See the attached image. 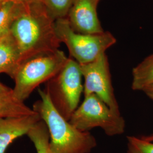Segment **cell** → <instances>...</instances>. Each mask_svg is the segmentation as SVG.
I'll return each instance as SVG.
<instances>
[{
	"instance_id": "cell-17",
	"label": "cell",
	"mask_w": 153,
	"mask_h": 153,
	"mask_svg": "<svg viewBox=\"0 0 153 153\" xmlns=\"http://www.w3.org/2000/svg\"><path fill=\"white\" fill-rule=\"evenodd\" d=\"M12 92H13V89L8 88L7 86H6V85L0 82V95L9 94Z\"/></svg>"
},
{
	"instance_id": "cell-7",
	"label": "cell",
	"mask_w": 153,
	"mask_h": 153,
	"mask_svg": "<svg viewBox=\"0 0 153 153\" xmlns=\"http://www.w3.org/2000/svg\"><path fill=\"white\" fill-rule=\"evenodd\" d=\"M80 68L85 79V97L94 94L103 101L113 112L120 115L112 85L109 62L105 53L91 62L80 65Z\"/></svg>"
},
{
	"instance_id": "cell-11",
	"label": "cell",
	"mask_w": 153,
	"mask_h": 153,
	"mask_svg": "<svg viewBox=\"0 0 153 153\" xmlns=\"http://www.w3.org/2000/svg\"><path fill=\"white\" fill-rule=\"evenodd\" d=\"M153 85V55L147 57L132 71L131 88L142 91Z\"/></svg>"
},
{
	"instance_id": "cell-8",
	"label": "cell",
	"mask_w": 153,
	"mask_h": 153,
	"mask_svg": "<svg viewBox=\"0 0 153 153\" xmlns=\"http://www.w3.org/2000/svg\"><path fill=\"white\" fill-rule=\"evenodd\" d=\"M98 4L96 0H74L66 18L75 31L85 34L104 33L97 14Z\"/></svg>"
},
{
	"instance_id": "cell-19",
	"label": "cell",
	"mask_w": 153,
	"mask_h": 153,
	"mask_svg": "<svg viewBox=\"0 0 153 153\" xmlns=\"http://www.w3.org/2000/svg\"><path fill=\"white\" fill-rule=\"evenodd\" d=\"M141 138L144 140L150 141V142H153V134L150 136H143L141 137Z\"/></svg>"
},
{
	"instance_id": "cell-1",
	"label": "cell",
	"mask_w": 153,
	"mask_h": 153,
	"mask_svg": "<svg viewBox=\"0 0 153 153\" xmlns=\"http://www.w3.org/2000/svg\"><path fill=\"white\" fill-rule=\"evenodd\" d=\"M55 21L42 1L20 2L10 33L18 44L22 60L59 49L61 42L56 31Z\"/></svg>"
},
{
	"instance_id": "cell-12",
	"label": "cell",
	"mask_w": 153,
	"mask_h": 153,
	"mask_svg": "<svg viewBox=\"0 0 153 153\" xmlns=\"http://www.w3.org/2000/svg\"><path fill=\"white\" fill-rule=\"evenodd\" d=\"M35 113L24 102L18 100L13 92L0 95V118L33 115Z\"/></svg>"
},
{
	"instance_id": "cell-15",
	"label": "cell",
	"mask_w": 153,
	"mask_h": 153,
	"mask_svg": "<svg viewBox=\"0 0 153 153\" xmlns=\"http://www.w3.org/2000/svg\"><path fill=\"white\" fill-rule=\"evenodd\" d=\"M42 2L56 21L67 17L74 0H42Z\"/></svg>"
},
{
	"instance_id": "cell-13",
	"label": "cell",
	"mask_w": 153,
	"mask_h": 153,
	"mask_svg": "<svg viewBox=\"0 0 153 153\" xmlns=\"http://www.w3.org/2000/svg\"><path fill=\"white\" fill-rule=\"evenodd\" d=\"M27 136L33 142L37 153H50L49 130L42 119L30 129Z\"/></svg>"
},
{
	"instance_id": "cell-22",
	"label": "cell",
	"mask_w": 153,
	"mask_h": 153,
	"mask_svg": "<svg viewBox=\"0 0 153 153\" xmlns=\"http://www.w3.org/2000/svg\"><path fill=\"white\" fill-rule=\"evenodd\" d=\"M27 1H42V0H27Z\"/></svg>"
},
{
	"instance_id": "cell-16",
	"label": "cell",
	"mask_w": 153,
	"mask_h": 153,
	"mask_svg": "<svg viewBox=\"0 0 153 153\" xmlns=\"http://www.w3.org/2000/svg\"><path fill=\"white\" fill-rule=\"evenodd\" d=\"M127 153H153V142L141 137H127Z\"/></svg>"
},
{
	"instance_id": "cell-6",
	"label": "cell",
	"mask_w": 153,
	"mask_h": 153,
	"mask_svg": "<svg viewBox=\"0 0 153 153\" xmlns=\"http://www.w3.org/2000/svg\"><path fill=\"white\" fill-rule=\"evenodd\" d=\"M69 121L83 131L100 128L108 136L124 133L126 128L125 120L121 114L113 112L94 94L85 97L83 103L78 106Z\"/></svg>"
},
{
	"instance_id": "cell-2",
	"label": "cell",
	"mask_w": 153,
	"mask_h": 153,
	"mask_svg": "<svg viewBox=\"0 0 153 153\" xmlns=\"http://www.w3.org/2000/svg\"><path fill=\"white\" fill-rule=\"evenodd\" d=\"M40 99L33 105L45 123L50 135V153H90L97 145L95 138L88 131H83L65 120L52 104L48 94L38 89Z\"/></svg>"
},
{
	"instance_id": "cell-21",
	"label": "cell",
	"mask_w": 153,
	"mask_h": 153,
	"mask_svg": "<svg viewBox=\"0 0 153 153\" xmlns=\"http://www.w3.org/2000/svg\"><path fill=\"white\" fill-rule=\"evenodd\" d=\"M11 1H17V2H23L26 0H11Z\"/></svg>"
},
{
	"instance_id": "cell-3",
	"label": "cell",
	"mask_w": 153,
	"mask_h": 153,
	"mask_svg": "<svg viewBox=\"0 0 153 153\" xmlns=\"http://www.w3.org/2000/svg\"><path fill=\"white\" fill-rule=\"evenodd\" d=\"M68 58L60 49L41 53L21 61L13 79V95L24 102L39 86L56 76L65 65Z\"/></svg>"
},
{
	"instance_id": "cell-5",
	"label": "cell",
	"mask_w": 153,
	"mask_h": 153,
	"mask_svg": "<svg viewBox=\"0 0 153 153\" xmlns=\"http://www.w3.org/2000/svg\"><path fill=\"white\" fill-rule=\"evenodd\" d=\"M55 28L61 43L65 44L71 58L79 65L95 60L116 42L109 32L98 34L77 33L71 28L66 18L56 20Z\"/></svg>"
},
{
	"instance_id": "cell-4",
	"label": "cell",
	"mask_w": 153,
	"mask_h": 153,
	"mask_svg": "<svg viewBox=\"0 0 153 153\" xmlns=\"http://www.w3.org/2000/svg\"><path fill=\"white\" fill-rule=\"evenodd\" d=\"M82 77L80 65L70 57L60 71L46 83L44 90L52 104L67 121L78 107L83 92Z\"/></svg>"
},
{
	"instance_id": "cell-23",
	"label": "cell",
	"mask_w": 153,
	"mask_h": 153,
	"mask_svg": "<svg viewBox=\"0 0 153 153\" xmlns=\"http://www.w3.org/2000/svg\"><path fill=\"white\" fill-rule=\"evenodd\" d=\"M96 1H97V2L98 3H99V2L100 0H96Z\"/></svg>"
},
{
	"instance_id": "cell-10",
	"label": "cell",
	"mask_w": 153,
	"mask_h": 153,
	"mask_svg": "<svg viewBox=\"0 0 153 153\" xmlns=\"http://www.w3.org/2000/svg\"><path fill=\"white\" fill-rule=\"evenodd\" d=\"M22 60L20 50L11 33L0 38V73L13 78Z\"/></svg>"
},
{
	"instance_id": "cell-18",
	"label": "cell",
	"mask_w": 153,
	"mask_h": 153,
	"mask_svg": "<svg viewBox=\"0 0 153 153\" xmlns=\"http://www.w3.org/2000/svg\"><path fill=\"white\" fill-rule=\"evenodd\" d=\"M149 98L153 100V85H152L146 88H145L143 91Z\"/></svg>"
},
{
	"instance_id": "cell-9",
	"label": "cell",
	"mask_w": 153,
	"mask_h": 153,
	"mask_svg": "<svg viewBox=\"0 0 153 153\" xmlns=\"http://www.w3.org/2000/svg\"><path fill=\"white\" fill-rule=\"evenodd\" d=\"M42 120L38 113L33 115L0 118V153H5L9 145L28 132Z\"/></svg>"
},
{
	"instance_id": "cell-20",
	"label": "cell",
	"mask_w": 153,
	"mask_h": 153,
	"mask_svg": "<svg viewBox=\"0 0 153 153\" xmlns=\"http://www.w3.org/2000/svg\"><path fill=\"white\" fill-rule=\"evenodd\" d=\"M7 0H0V7L3 5V4Z\"/></svg>"
},
{
	"instance_id": "cell-14",
	"label": "cell",
	"mask_w": 153,
	"mask_h": 153,
	"mask_svg": "<svg viewBox=\"0 0 153 153\" xmlns=\"http://www.w3.org/2000/svg\"><path fill=\"white\" fill-rule=\"evenodd\" d=\"M21 2L7 0L0 7V38L10 33V28Z\"/></svg>"
}]
</instances>
